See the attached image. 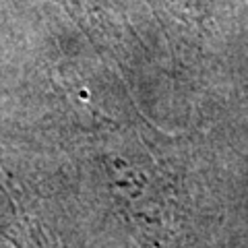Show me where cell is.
I'll return each instance as SVG.
<instances>
[{
  "label": "cell",
  "mask_w": 248,
  "mask_h": 248,
  "mask_svg": "<svg viewBox=\"0 0 248 248\" xmlns=\"http://www.w3.org/2000/svg\"><path fill=\"white\" fill-rule=\"evenodd\" d=\"M106 161L145 248H201L188 190L172 172H164L151 155L130 166L116 151L106 153Z\"/></svg>",
  "instance_id": "cell-1"
}]
</instances>
